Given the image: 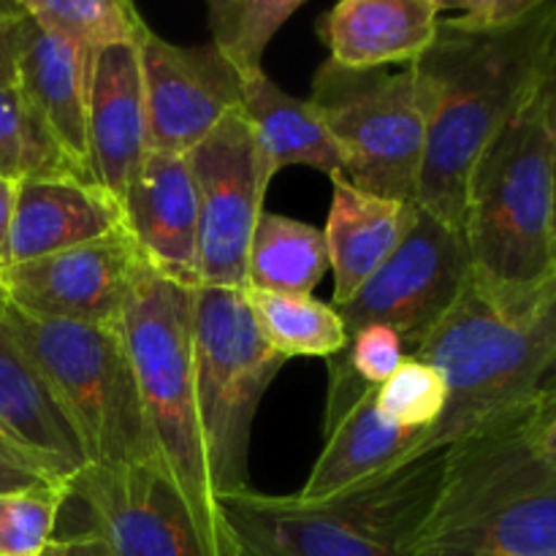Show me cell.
I'll list each match as a JSON object with an SVG mask.
<instances>
[{
	"label": "cell",
	"mask_w": 556,
	"mask_h": 556,
	"mask_svg": "<svg viewBox=\"0 0 556 556\" xmlns=\"http://www.w3.org/2000/svg\"><path fill=\"white\" fill-rule=\"evenodd\" d=\"M556 38L535 85L470 174L465 233L472 288L508 318L556 288L554 255Z\"/></svg>",
	"instance_id": "obj_1"
},
{
	"label": "cell",
	"mask_w": 556,
	"mask_h": 556,
	"mask_svg": "<svg viewBox=\"0 0 556 556\" xmlns=\"http://www.w3.org/2000/svg\"><path fill=\"white\" fill-rule=\"evenodd\" d=\"M556 38V0L503 30L467 33L440 22L416 68L429 106L416 204L459 228L470 174L535 85Z\"/></svg>",
	"instance_id": "obj_2"
},
{
	"label": "cell",
	"mask_w": 556,
	"mask_h": 556,
	"mask_svg": "<svg viewBox=\"0 0 556 556\" xmlns=\"http://www.w3.org/2000/svg\"><path fill=\"white\" fill-rule=\"evenodd\" d=\"M407 556H556V459L514 418L448 445Z\"/></svg>",
	"instance_id": "obj_3"
},
{
	"label": "cell",
	"mask_w": 556,
	"mask_h": 556,
	"mask_svg": "<svg viewBox=\"0 0 556 556\" xmlns=\"http://www.w3.org/2000/svg\"><path fill=\"white\" fill-rule=\"evenodd\" d=\"M445 380V413L421 454L445 451L538 400L556 375V288L519 318L497 313L472 282L413 353Z\"/></svg>",
	"instance_id": "obj_4"
},
{
	"label": "cell",
	"mask_w": 556,
	"mask_h": 556,
	"mask_svg": "<svg viewBox=\"0 0 556 556\" xmlns=\"http://www.w3.org/2000/svg\"><path fill=\"white\" fill-rule=\"evenodd\" d=\"M443 476V451L337 497L304 503L253 486L217 500L239 556H407Z\"/></svg>",
	"instance_id": "obj_5"
},
{
	"label": "cell",
	"mask_w": 556,
	"mask_h": 556,
	"mask_svg": "<svg viewBox=\"0 0 556 556\" xmlns=\"http://www.w3.org/2000/svg\"><path fill=\"white\" fill-rule=\"evenodd\" d=\"M0 320L81 440L87 465L157 462L123 331L25 313L0 293Z\"/></svg>",
	"instance_id": "obj_6"
},
{
	"label": "cell",
	"mask_w": 556,
	"mask_h": 556,
	"mask_svg": "<svg viewBox=\"0 0 556 556\" xmlns=\"http://www.w3.org/2000/svg\"><path fill=\"white\" fill-rule=\"evenodd\" d=\"M119 331L157 465L193 503L215 510L217 500L195 405L193 288L168 280L141 258Z\"/></svg>",
	"instance_id": "obj_7"
},
{
	"label": "cell",
	"mask_w": 556,
	"mask_h": 556,
	"mask_svg": "<svg viewBox=\"0 0 556 556\" xmlns=\"http://www.w3.org/2000/svg\"><path fill=\"white\" fill-rule=\"evenodd\" d=\"M286 358L264 340L244 291L193 288L195 405L215 500L250 489L255 413Z\"/></svg>",
	"instance_id": "obj_8"
},
{
	"label": "cell",
	"mask_w": 556,
	"mask_h": 556,
	"mask_svg": "<svg viewBox=\"0 0 556 556\" xmlns=\"http://www.w3.org/2000/svg\"><path fill=\"white\" fill-rule=\"evenodd\" d=\"M309 101L340 150L342 179L367 193L416 201L429 106L413 65L351 71L326 60Z\"/></svg>",
	"instance_id": "obj_9"
},
{
	"label": "cell",
	"mask_w": 556,
	"mask_h": 556,
	"mask_svg": "<svg viewBox=\"0 0 556 556\" xmlns=\"http://www.w3.org/2000/svg\"><path fill=\"white\" fill-rule=\"evenodd\" d=\"M103 556H239L220 508H201L157 462L87 465L68 483Z\"/></svg>",
	"instance_id": "obj_10"
},
{
	"label": "cell",
	"mask_w": 556,
	"mask_h": 556,
	"mask_svg": "<svg viewBox=\"0 0 556 556\" xmlns=\"http://www.w3.org/2000/svg\"><path fill=\"white\" fill-rule=\"evenodd\" d=\"M470 280L465 233L418 206L416 223L394 255L334 309L348 337L367 326H386L402 337L413 356Z\"/></svg>",
	"instance_id": "obj_11"
},
{
	"label": "cell",
	"mask_w": 556,
	"mask_h": 556,
	"mask_svg": "<svg viewBox=\"0 0 556 556\" xmlns=\"http://www.w3.org/2000/svg\"><path fill=\"white\" fill-rule=\"evenodd\" d=\"M199 199V286L248 288V253L271 179L242 112L188 152Z\"/></svg>",
	"instance_id": "obj_12"
},
{
	"label": "cell",
	"mask_w": 556,
	"mask_h": 556,
	"mask_svg": "<svg viewBox=\"0 0 556 556\" xmlns=\"http://www.w3.org/2000/svg\"><path fill=\"white\" fill-rule=\"evenodd\" d=\"M139 58L150 152L188 155L242 106L244 81L212 43L179 47L144 25Z\"/></svg>",
	"instance_id": "obj_13"
},
{
	"label": "cell",
	"mask_w": 556,
	"mask_h": 556,
	"mask_svg": "<svg viewBox=\"0 0 556 556\" xmlns=\"http://www.w3.org/2000/svg\"><path fill=\"white\" fill-rule=\"evenodd\" d=\"M141 253L125 228L43 258L14 264L0 293L38 318L119 329Z\"/></svg>",
	"instance_id": "obj_14"
},
{
	"label": "cell",
	"mask_w": 556,
	"mask_h": 556,
	"mask_svg": "<svg viewBox=\"0 0 556 556\" xmlns=\"http://www.w3.org/2000/svg\"><path fill=\"white\" fill-rule=\"evenodd\" d=\"M119 206L141 258L179 286H199V199L188 155L147 152Z\"/></svg>",
	"instance_id": "obj_15"
},
{
	"label": "cell",
	"mask_w": 556,
	"mask_h": 556,
	"mask_svg": "<svg viewBox=\"0 0 556 556\" xmlns=\"http://www.w3.org/2000/svg\"><path fill=\"white\" fill-rule=\"evenodd\" d=\"M87 144L92 179L119 201L125 185L150 152L139 36L92 52L87 81Z\"/></svg>",
	"instance_id": "obj_16"
},
{
	"label": "cell",
	"mask_w": 556,
	"mask_h": 556,
	"mask_svg": "<svg viewBox=\"0 0 556 556\" xmlns=\"http://www.w3.org/2000/svg\"><path fill=\"white\" fill-rule=\"evenodd\" d=\"M0 445L30 462L52 483H68L87 467V454L68 416L30 358L0 320Z\"/></svg>",
	"instance_id": "obj_17"
},
{
	"label": "cell",
	"mask_w": 556,
	"mask_h": 556,
	"mask_svg": "<svg viewBox=\"0 0 556 556\" xmlns=\"http://www.w3.org/2000/svg\"><path fill=\"white\" fill-rule=\"evenodd\" d=\"M125 228L123 206L103 185L81 177L16 185L11 266L96 242Z\"/></svg>",
	"instance_id": "obj_18"
},
{
	"label": "cell",
	"mask_w": 556,
	"mask_h": 556,
	"mask_svg": "<svg viewBox=\"0 0 556 556\" xmlns=\"http://www.w3.org/2000/svg\"><path fill=\"white\" fill-rule=\"evenodd\" d=\"M20 5V3H16ZM22 11V9H20ZM90 58L65 38L41 30L22 11L16 87L58 141L76 172L92 179L87 144V81Z\"/></svg>",
	"instance_id": "obj_19"
},
{
	"label": "cell",
	"mask_w": 556,
	"mask_h": 556,
	"mask_svg": "<svg viewBox=\"0 0 556 556\" xmlns=\"http://www.w3.org/2000/svg\"><path fill=\"white\" fill-rule=\"evenodd\" d=\"M440 0H342L320 20L329 60L351 71L416 65L440 30Z\"/></svg>",
	"instance_id": "obj_20"
},
{
	"label": "cell",
	"mask_w": 556,
	"mask_h": 556,
	"mask_svg": "<svg viewBox=\"0 0 556 556\" xmlns=\"http://www.w3.org/2000/svg\"><path fill=\"white\" fill-rule=\"evenodd\" d=\"M418 217L416 201L389 199L331 179V210L324 228L329 269L334 275L331 307L345 304L410 233Z\"/></svg>",
	"instance_id": "obj_21"
},
{
	"label": "cell",
	"mask_w": 556,
	"mask_h": 556,
	"mask_svg": "<svg viewBox=\"0 0 556 556\" xmlns=\"http://www.w3.org/2000/svg\"><path fill=\"white\" fill-rule=\"evenodd\" d=\"M424 440H427L424 432H413L389 421L380 413L372 389L351 407V413L331 429V434H326L324 451L296 497L304 503H320L380 476H389L407 462L424 456Z\"/></svg>",
	"instance_id": "obj_22"
},
{
	"label": "cell",
	"mask_w": 556,
	"mask_h": 556,
	"mask_svg": "<svg viewBox=\"0 0 556 556\" xmlns=\"http://www.w3.org/2000/svg\"><path fill=\"white\" fill-rule=\"evenodd\" d=\"M239 112L250 125L269 179L288 166H313L331 179L342 177L340 150L309 98L291 96L264 74L244 85Z\"/></svg>",
	"instance_id": "obj_23"
},
{
	"label": "cell",
	"mask_w": 556,
	"mask_h": 556,
	"mask_svg": "<svg viewBox=\"0 0 556 556\" xmlns=\"http://www.w3.org/2000/svg\"><path fill=\"white\" fill-rule=\"evenodd\" d=\"M326 271L329 250L320 228L271 212L261 215L250 242L244 291L313 296Z\"/></svg>",
	"instance_id": "obj_24"
},
{
	"label": "cell",
	"mask_w": 556,
	"mask_h": 556,
	"mask_svg": "<svg viewBox=\"0 0 556 556\" xmlns=\"http://www.w3.org/2000/svg\"><path fill=\"white\" fill-rule=\"evenodd\" d=\"M244 296L264 340L286 362L296 356L331 358L345 348V326L331 304L264 291H244Z\"/></svg>",
	"instance_id": "obj_25"
},
{
	"label": "cell",
	"mask_w": 556,
	"mask_h": 556,
	"mask_svg": "<svg viewBox=\"0 0 556 556\" xmlns=\"http://www.w3.org/2000/svg\"><path fill=\"white\" fill-rule=\"evenodd\" d=\"M304 0H210L212 47L244 85L261 79L264 52Z\"/></svg>",
	"instance_id": "obj_26"
},
{
	"label": "cell",
	"mask_w": 556,
	"mask_h": 556,
	"mask_svg": "<svg viewBox=\"0 0 556 556\" xmlns=\"http://www.w3.org/2000/svg\"><path fill=\"white\" fill-rule=\"evenodd\" d=\"M54 177L81 174L60 150L20 87H0V179L20 185L27 179Z\"/></svg>",
	"instance_id": "obj_27"
},
{
	"label": "cell",
	"mask_w": 556,
	"mask_h": 556,
	"mask_svg": "<svg viewBox=\"0 0 556 556\" xmlns=\"http://www.w3.org/2000/svg\"><path fill=\"white\" fill-rule=\"evenodd\" d=\"M20 9L41 30L65 38L92 54L119 41H134L144 20L128 0H20Z\"/></svg>",
	"instance_id": "obj_28"
},
{
	"label": "cell",
	"mask_w": 556,
	"mask_h": 556,
	"mask_svg": "<svg viewBox=\"0 0 556 556\" xmlns=\"http://www.w3.org/2000/svg\"><path fill=\"white\" fill-rule=\"evenodd\" d=\"M65 503L68 489L60 483L0 494V556H41L54 541Z\"/></svg>",
	"instance_id": "obj_29"
},
{
	"label": "cell",
	"mask_w": 556,
	"mask_h": 556,
	"mask_svg": "<svg viewBox=\"0 0 556 556\" xmlns=\"http://www.w3.org/2000/svg\"><path fill=\"white\" fill-rule=\"evenodd\" d=\"M375 402L396 427L429 434L443 418L448 391L443 375L432 364L407 356L402 367L380 389H375Z\"/></svg>",
	"instance_id": "obj_30"
},
{
	"label": "cell",
	"mask_w": 556,
	"mask_h": 556,
	"mask_svg": "<svg viewBox=\"0 0 556 556\" xmlns=\"http://www.w3.org/2000/svg\"><path fill=\"white\" fill-rule=\"evenodd\" d=\"M440 22L454 30L489 33L516 25L538 9L541 0H440Z\"/></svg>",
	"instance_id": "obj_31"
},
{
	"label": "cell",
	"mask_w": 556,
	"mask_h": 556,
	"mask_svg": "<svg viewBox=\"0 0 556 556\" xmlns=\"http://www.w3.org/2000/svg\"><path fill=\"white\" fill-rule=\"evenodd\" d=\"M527 443L556 459V389H543L535 402L510 416Z\"/></svg>",
	"instance_id": "obj_32"
},
{
	"label": "cell",
	"mask_w": 556,
	"mask_h": 556,
	"mask_svg": "<svg viewBox=\"0 0 556 556\" xmlns=\"http://www.w3.org/2000/svg\"><path fill=\"white\" fill-rule=\"evenodd\" d=\"M3 25H0V87H16V58H20L22 11L16 3H3Z\"/></svg>",
	"instance_id": "obj_33"
},
{
	"label": "cell",
	"mask_w": 556,
	"mask_h": 556,
	"mask_svg": "<svg viewBox=\"0 0 556 556\" xmlns=\"http://www.w3.org/2000/svg\"><path fill=\"white\" fill-rule=\"evenodd\" d=\"M41 483H52L43 472H38L30 462L16 456L5 445H0V494L22 492V489L41 486Z\"/></svg>",
	"instance_id": "obj_34"
},
{
	"label": "cell",
	"mask_w": 556,
	"mask_h": 556,
	"mask_svg": "<svg viewBox=\"0 0 556 556\" xmlns=\"http://www.w3.org/2000/svg\"><path fill=\"white\" fill-rule=\"evenodd\" d=\"M16 182L0 179V277L11 269V223H14Z\"/></svg>",
	"instance_id": "obj_35"
},
{
	"label": "cell",
	"mask_w": 556,
	"mask_h": 556,
	"mask_svg": "<svg viewBox=\"0 0 556 556\" xmlns=\"http://www.w3.org/2000/svg\"><path fill=\"white\" fill-rule=\"evenodd\" d=\"M41 556H103V552L90 532L76 530L68 535H54V541L43 548Z\"/></svg>",
	"instance_id": "obj_36"
},
{
	"label": "cell",
	"mask_w": 556,
	"mask_h": 556,
	"mask_svg": "<svg viewBox=\"0 0 556 556\" xmlns=\"http://www.w3.org/2000/svg\"><path fill=\"white\" fill-rule=\"evenodd\" d=\"M552 231H554V255H556V157H554V215H552Z\"/></svg>",
	"instance_id": "obj_37"
},
{
	"label": "cell",
	"mask_w": 556,
	"mask_h": 556,
	"mask_svg": "<svg viewBox=\"0 0 556 556\" xmlns=\"http://www.w3.org/2000/svg\"><path fill=\"white\" fill-rule=\"evenodd\" d=\"M3 14H5V9H3V3H0V25H3Z\"/></svg>",
	"instance_id": "obj_38"
},
{
	"label": "cell",
	"mask_w": 556,
	"mask_h": 556,
	"mask_svg": "<svg viewBox=\"0 0 556 556\" xmlns=\"http://www.w3.org/2000/svg\"><path fill=\"white\" fill-rule=\"evenodd\" d=\"M546 389H556V375H554V378H552V383L546 386Z\"/></svg>",
	"instance_id": "obj_39"
}]
</instances>
